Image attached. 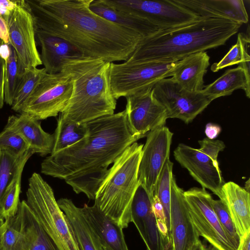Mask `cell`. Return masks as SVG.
Masks as SVG:
<instances>
[{
  "instance_id": "obj_33",
  "label": "cell",
  "mask_w": 250,
  "mask_h": 250,
  "mask_svg": "<svg viewBox=\"0 0 250 250\" xmlns=\"http://www.w3.org/2000/svg\"><path fill=\"white\" fill-rule=\"evenodd\" d=\"M33 154L30 152L22 161L14 179L7 187L0 204V215L5 220L13 217L18 212L20 204L21 174L24 166Z\"/></svg>"
},
{
  "instance_id": "obj_30",
  "label": "cell",
  "mask_w": 250,
  "mask_h": 250,
  "mask_svg": "<svg viewBox=\"0 0 250 250\" xmlns=\"http://www.w3.org/2000/svg\"><path fill=\"white\" fill-rule=\"evenodd\" d=\"M0 54L5 62L4 102L11 106L14 100L19 77L18 75V57L15 50L9 44L0 47Z\"/></svg>"
},
{
  "instance_id": "obj_29",
  "label": "cell",
  "mask_w": 250,
  "mask_h": 250,
  "mask_svg": "<svg viewBox=\"0 0 250 250\" xmlns=\"http://www.w3.org/2000/svg\"><path fill=\"white\" fill-rule=\"evenodd\" d=\"M30 240V250H58L35 218L25 200L19 205Z\"/></svg>"
},
{
  "instance_id": "obj_3",
  "label": "cell",
  "mask_w": 250,
  "mask_h": 250,
  "mask_svg": "<svg viewBox=\"0 0 250 250\" xmlns=\"http://www.w3.org/2000/svg\"><path fill=\"white\" fill-rule=\"evenodd\" d=\"M242 24L229 20L201 17L188 24L161 29L144 38L127 61H179L225 44Z\"/></svg>"
},
{
  "instance_id": "obj_1",
  "label": "cell",
  "mask_w": 250,
  "mask_h": 250,
  "mask_svg": "<svg viewBox=\"0 0 250 250\" xmlns=\"http://www.w3.org/2000/svg\"><path fill=\"white\" fill-rule=\"evenodd\" d=\"M88 133L76 143L50 154L41 172L64 180L74 191L94 200L108 167L142 138L134 135L125 110L86 123Z\"/></svg>"
},
{
  "instance_id": "obj_20",
  "label": "cell",
  "mask_w": 250,
  "mask_h": 250,
  "mask_svg": "<svg viewBox=\"0 0 250 250\" xmlns=\"http://www.w3.org/2000/svg\"><path fill=\"white\" fill-rule=\"evenodd\" d=\"M5 127L19 135L33 154L44 156L52 153L53 135L44 131L40 122L30 115L20 113L17 116H10Z\"/></svg>"
},
{
  "instance_id": "obj_11",
  "label": "cell",
  "mask_w": 250,
  "mask_h": 250,
  "mask_svg": "<svg viewBox=\"0 0 250 250\" xmlns=\"http://www.w3.org/2000/svg\"><path fill=\"white\" fill-rule=\"evenodd\" d=\"M119 11L146 20L161 29L182 26L201 17L174 0H104Z\"/></svg>"
},
{
  "instance_id": "obj_48",
  "label": "cell",
  "mask_w": 250,
  "mask_h": 250,
  "mask_svg": "<svg viewBox=\"0 0 250 250\" xmlns=\"http://www.w3.org/2000/svg\"><path fill=\"white\" fill-rule=\"evenodd\" d=\"M3 44H4L3 42L1 39H0V47Z\"/></svg>"
},
{
  "instance_id": "obj_34",
  "label": "cell",
  "mask_w": 250,
  "mask_h": 250,
  "mask_svg": "<svg viewBox=\"0 0 250 250\" xmlns=\"http://www.w3.org/2000/svg\"><path fill=\"white\" fill-rule=\"evenodd\" d=\"M173 164L169 159L167 160L158 179L153 193V194L158 197L163 206L168 234L171 241L170 184L171 178L173 176Z\"/></svg>"
},
{
  "instance_id": "obj_38",
  "label": "cell",
  "mask_w": 250,
  "mask_h": 250,
  "mask_svg": "<svg viewBox=\"0 0 250 250\" xmlns=\"http://www.w3.org/2000/svg\"><path fill=\"white\" fill-rule=\"evenodd\" d=\"M4 58L0 54V109L2 108L4 103Z\"/></svg>"
},
{
  "instance_id": "obj_10",
  "label": "cell",
  "mask_w": 250,
  "mask_h": 250,
  "mask_svg": "<svg viewBox=\"0 0 250 250\" xmlns=\"http://www.w3.org/2000/svg\"><path fill=\"white\" fill-rule=\"evenodd\" d=\"M8 29L10 44L18 57V75L42 64L36 46L32 15L26 0H17L15 7L2 16Z\"/></svg>"
},
{
  "instance_id": "obj_37",
  "label": "cell",
  "mask_w": 250,
  "mask_h": 250,
  "mask_svg": "<svg viewBox=\"0 0 250 250\" xmlns=\"http://www.w3.org/2000/svg\"><path fill=\"white\" fill-rule=\"evenodd\" d=\"M210 203L223 229L238 247L240 238L226 206L221 200H214L212 198L210 200Z\"/></svg>"
},
{
  "instance_id": "obj_39",
  "label": "cell",
  "mask_w": 250,
  "mask_h": 250,
  "mask_svg": "<svg viewBox=\"0 0 250 250\" xmlns=\"http://www.w3.org/2000/svg\"><path fill=\"white\" fill-rule=\"evenodd\" d=\"M221 131V127L217 124L209 123L206 125L205 132L207 138L210 140H214L216 138Z\"/></svg>"
},
{
  "instance_id": "obj_28",
  "label": "cell",
  "mask_w": 250,
  "mask_h": 250,
  "mask_svg": "<svg viewBox=\"0 0 250 250\" xmlns=\"http://www.w3.org/2000/svg\"><path fill=\"white\" fill-rule=\"evenodd\" d=\"M88 131L86 123H74L60 115L56 128L53 134L54 144L51 154L56 153L76 143L86 136Z\"/></svg>"
},
{
  "instance_id": "obj_47",
  "label": "cell",
  "mask_w": 250,
  "mask_h": 250,
  "mask_svg": "<svg viewBox=\"0 0 250 250\" xmlns=\"http://www.w3.org/2000/svg\"><path fill=\"white\" fill-rule=\"evenodd\" d=\"M4 222V220L1 217V216L0 215V227L3 225Z\"/></svg>"
},
{
  "instance_id": "obj_25",
  "label": "cell",
  "mask_w": 250,
  "mask_h": 250,
  "mask_svg": "<svg viewBox=\"0 0 250 250\" xmlns=\"http://www.w3.org/2000/svg\"><path fill=\"white\" fill-rule=\"evenodd\" d=\"M89 8L103 18L136 32L144 38L161 30L146 20L113 8L104 0H92Z\"/></svg>"
},
{
  "instance_id": "obj_18",
  "label": "cell",
  "mask_w": 250,
  "mask_h": 250,
  "mask_svg": "<svg viewBox=\"0 0 250 250\" xmlns=\"http://www.w3.org/2000/svg\"><path fill=\"white\" fill-rule=\"evenodd\" d=\"M35 29V38L41 47V60L47 73H60L67 62L90 57L67 41L45 31Z\"/></svg>"
},
{
  "instance_id": "obj_22",
  "label": "cell",
  "mask_w": 250,
  "mask_h": 250,
  "mask_svg": "<svg viewBox=\"0 0 250 250\" xmlns=\"http://www.w3.org/2000/svg\"><path fill=\"white\" fill-rule=\"evenodd\" d=\"M209 59L205 51L187 56L176 62L171 78L188 90L201 91L205 87L204 77L209 65Z\"/></svg>"
},
{
  "instance_id": "obj_23",
  "label": "cell",
  "mask_w": 250,
  "mask_h": 250,
  "mask_svg": "<svg viewBox=\"0 0 250 250\" xmlns=\"http://www.w3.org/2000/svg\"><path fill=\"white\" fill-rule=\"evenodd\" d=\"M82 209L104 250H129L123 229L103 212L95 204L92 206L85 204Z\"/></svg>"
},
{
  "instance_id": "obj_2",
  "label": "cell",
  "mask_w": 250,
  "mask_h": 250,
  "mask_svg": "<svg viewBox=\"0 0 250 250\" xmlns=\"http://www.w3.org/2000/svg\"><path fill=\"white\" fill-rule=\"evenodd\" d=\"M26 1L35 28L67 41L91 58L126 61L144 39L93 13L92 0Z\"/></svg>"
},
{
  "instance_id": "obj_5",
  "label": "cell",
  "mask_w": 250,
  "mask_h": 250,
  "mask_svg": "<svg viewBox=\"0 0 250 250\" xmlns=\"http://www.w3.org/2000/svg\"><path fill=\"white\" fill-rule=\"evenodd\" d=\"M143 146L136 142L125 150L108 169L94 199L99 209L123 229L131 222V205L140 184Z\"/></svg>"
},
{
  "instance_id": "obj_31",
  "label": "cell",
  "mask_w": 250,
  "mask_h": 250,
  "mask_svg": "<svg viewBox=\"0 0 250 250\" xmlns=\"http://www.w3.org/2000/svg\"><path fill=\"white\" fill-rule=\"evenodd\" d=\"M249 44V36L244 33H239L236 43L220 61L211 65V70L216 72L225 67L236 64L250 69Z\"/></svg>"
},
{
  "instance_id": "obj_35",
  "label": "cell",
  "mask_w": 250,
  "mask_h": 250,
  "mask_svg": "<svg viewBox=\"0 0 250 250\" xmlns=\"http://www.w3.org/2000/svg\"><path fill=\"white\" fill-rule=\"evenodd\" d=\"M30 152L29 150L22 156H18L8 151L0 150V204L6 188Z\"/></svg>"
},
{
  "instance_id": "obj_13",
  "label": "cell",
  "mask_w": 250,
  "mask_h": 250,
  "mask_svg": "<svg viewBox=\"0 0 250 250\" xmlns=\"http://www.w3.org/2000/svg\"><path fill=\"white\" fill-rule=\"evenodd\" d=\"M154 98L166 109L168 118L188 124L212 102L201 91L188 90L171 77L158 81L152 88Z\"/></svg>"
},
{
  "instance_id": "obj_41",
  "label": "cell",
  "mask_w": 250,
  "mask_h": 250,
  "mask_svg": "<svg viewBox=\"0 0 250 250\" xmlns=\"http://www.w3.org/2000/svg\"><path fill=\"white\" fill-rule=\"evenodd\" d=\"M237 250H250V232L240 238Z\"/></svg>"
},
{
  "instance_id": "obj_6",
  "label": "cell",
  "mask_w": 250,
  "mask_h": 250,
  "mask_svg": "<svg viewBox=\"0 0 250 250\" xmlns=\"http://www.w3.org/2000/svg\"><path fill=\"white\" fill-rule=\"evenodd\" d=\"M28 206L58 250H80L68 220L59 206L51 186L38 173L28 180Z\"/></svg>"
},
{
  "instance_id": "obj_46",
  "label": "cell",
  "mask_w": 250,
  "mask_h": 250,
  "mask_svg": "<svg viewBox=\"0 0 250 250\" xmlns=\"http://www.w3.org/2000/svg\"><path fill=\"white\" fill-rule=\"evenodd\" d=\"M9 11L0 8V15L2 16L6 14Z\"/></svg>"
},
{
  "instance_id": "obj_15",
  "label": "cell",
  "mask_w": 250,
  "mask_h": 250,
  "mask_svg": "<svg viewBox=\"0 0 250 250\" xmlns=\"http://www.w3.org/2000/svg\"><path fill=\"white\" fill-rule=\"evenodd\" d=\"M152 88L126 98L127 122L132 133L142 138L150 131L164 126L167 119L166 109L154 98Z\"/></svg>"
},
{
  "instance_id": "obj_43",
  "label": "cell",
  "mask_w": 250,
  "mask_h": 250,
  "mask_svg": "<svg viewBox=\"0 0 250 250\" xmlns=\"http://www.w3.org/2000/svg\"><path fill=\"white\" fill-rule=\"evenodd\" d=\"M193 250H218L211 245L207 246L204 244L201 241L193 249Z\"/></svg>"
},
{
  "instance_id": "obj_8",
  "label": "cell",
  "mask_w": 250,
  "mask_h": 250,
  "mask_svg": "<svg viewBox=\"0 0 250 250\" xmlns=\"http://www.w3.org/2000/svg\"><path fill=\"white\" fill-rule=\"evenodd\" d=\"M177 62H111L109 80L114 97H126L148 88L160 80L171 77Z\"/></svg>"
},
{
  "instance_id": "obj_14",
  "label": "cell",
  "mask_w": 250,
  "mask_h": 250,
  "mask_svg": "<svg viewBox=\"0 0 250 250\" xmlns=\"http://www.w3.org/2000/svg\"><path fill=\"white\" fill-rule=\"evenodd\" d=\"M138 170L139 183L152 196L164 165L169 159L173 133L164 125L146 134Z\"/></svg>"
},
{
  "instance_id": "obj_40",
  "label": "cell",
  "mask_w": 250,
  "mask_h": 250,
  "mask_svg": "<svg viewBox=\"0 0 250 250\" xmlns=\"http://www.w3.org/2000/svg\"><path fill=\"white\" fill-rule=\"evenodd\" d=\"M0 39L5 44H10L9 37L6 22L3 17L0 15Z\"/></svg>"
},
{
  "instance_id": "obj_21",
  "label": "cell",
  "mask_w": 250,
  "mask_h": 250,
  "mask_svg": "<svg viewBox=\"0 0 250 250\" xmlns=\"http://www.w3.org/2000/svg\"><path fill=\"white\" fill-rule=\"evenodd\" d=\"M226 206L240 238L250 232V195L244 188L225 183L218 196Z\"/></svg>"
},
{
  "instance_id": "obj_44",
  "label": "cell",
  "mask_w": 250,
  "mask_h": 250,
  "mask_svg": "<svg viewBox=\"0 0 250 250\" xmlns=\"http://www.w3.org/2000/svg\"><path fill=\"white\" fill-rule=\"evenodd\" d=\"M6 225H7V223H6V221H5L4 223L3 224V225H2L0 227V250H1V241L2 236V235H3V233H4V232L5 231V230L6 229Z\"/></svg>"
},
{
  "instance_id": "obj_12",
  "label": "cell",
  "mask_w": 250,
  "mask_h": 250,
  "mask_svg": "<svg viewBox=\"0 0 250 250\" xmlns=\"http://www.w3.org/2000/svg\"><path fill=\"white\" fill-rule=\"evenodd\" d=\"M191 219L200 236L218 250H237V247L221 225L210 203L212 198L203 188L184 191Z\"/></svg>"
},
{
  "instance_id": "obj_49",
  "label": "cell",
  "mask_w": 250,
  "mask_h": 250,
  "mask_svg": "<svg viewBox=\"0 0 250 250\" xmlns=\"http://www.w3.org/2000/svg\"><path fill=\"white\" fill-rule=\"evenodd\" d=\"M170 250H173V249L172 248H171Z\"/></svg>"
},
{
  "instance_id": "obj_24",
  "label": "cell",
  "mask_w": 250,
  "mask_h": 250,
  "mask_svg": "<svg viewBox=\"0 0 250 250\" xmlns=\"http://www.w3.org/2000/svg\"><path fill=\"white\" fill-rule=\"evenodd\" d=\"M57 203L68 220L80 250H104L82 208L66 198L59 199Z\"/></svg>"
},
{
  "instance_id": "obj_4",
  "label": "cell",
  "mask_w": 250,
  "mask_h": 250,
  "mask_svg": "<svg viewBox=\"0 0 250 250\" xmlns=\"http://www.w3.org/2000/svg\"><path fill=\"white\" fill-rule=\"evenodd\" d=\"M110 63L86 57L66 62L62 70L72 77L73 88L60 115L70 121L84 124L114 113L117 100L110 83Z\"/></svg>"
},
{
  "instance_id": "obj_26",
  "label": "cell",
  "mask_w": 250,
  "mask_h": 250,
  "mask_svg": "<svg viewBox=\"0 0 250 250\" xmlns=\"http://www.w3.org/2000/svg\"><path fill=\"white\" fill-rule=\"evenodd\" d=\"M243 89L250 98V69L239 65L227 70L212 83L205 86L201 91L211 101L222 96L230 95L235 90Z\"/></svg>"
},
{
  "instance_id": "obj_36",
  "label": "cell",
  "mask_w": 250,
  "mask_h": 250,
  "mask_svg": "<svg viewBox=\"0 0 250 250\" xmlns=\"http://www.w3.org/2000/svg\"><path fill=\"white\" fill-rule=\"evenodd\" d=\"M0 150L8 151L16 156H22L29 149L19 135L5 127L0 133Z\"/></svg>"
},
{
  "instance_id": "obj_19",
  "label": "cell",
  "mask_w": 250,
  "mask_h": 250,
  "mask_svg": "<svg viewBox=\"0 0 250 250\" xmlns=\"http://www.w3.org/2000/svg\"><path fill=\"white\" fill-rule=\"evenodd\" d=\"M199 17L229 20L242 24L248 21L242 0H174Z\"/></svg>"
},
{
  "instance_id": "obj_27",
  "label": "cell",
  "mask_w": 250,
  "mask_h": 250,
  "mask_svg": "<svg viewBox=\"0 0 250 250\" xmlns=\"http://www.w3.org/2000/svg\"><path fill=\"white\" fill-rule=\"evenodd\" d=\"M1 241V250H30V243L20 209L6 220Z\"/></svg>"
},
{
  "instance_id": "obj_45",
  "label": "cell",
  "mask_w": 250,
  "mask_h": 250,
  "mask_svg": "<svg viewBox=\"0 0 250 250\" xmlns=\"http://www.w3.org/2000/svg\"><path fill=\"white\" fill-rule=\"evenodd\" d=\"M248 192H250V179L246 182L245 187L244 188Z\"/></svg>"
},
{
  "instance_id": "obj_7",
  "label": "cell",
  "mask_w": 250,
  "mask_h": 250,
  "mask_svg": "<svg viewBox=\"0 0 250 250\" xmlns=\"http://www.w3.org/2000/svg\"><path fill=\"white\" fill-rule=\"evenodd\" d=\"M199 148L181 143L174 151L175 159L187 169L202 188L211 190L219 196L225 181L217 161L220 152L225 147L219 140L207 138L199 141Z\"/></svg>"
},
{
  "instance_id": "obj_9",
  "label": "cell",
  "mask_w": 250,
  "mask_h": 250,
  "mask_svg": "<svg viewBox=\"0 0 250 250\" xmlns=\"http://www.w3.org/2000/svg\"><path fill=\"white\" fill-rule=\"evenodd\" d=\"M73 88L72 75L62 70L45 73L39 82L20 113L27 114L37 120L56 117L65 107Z\"/></svg>"
},
{
  "instance_id": "obj_17",
  "label": "cell",
  "mask_w": 250,
  "mask_h": 250,
  "mask_svg": "<svg viewBox=\"0 0 250 250\" xmlns=\"http://www.w3.org/2000/svg\"><path fill=\"white\" fill-rule=\"evenodd\" d=\"M152 196L139 184L131 205V222L137 229L146 250H170L160 232L152 207Z\"/></svg>"
},
{
  "instance_id": "obj_42",
  "label": "cell",
  "mask_w": 250,
  "mask_h": 250,
  "mask_svg": "<svg viewBox=\"0 0 250 250\" xmlns=\"http://www.w3.org/2000/svg\"><path fill=\"white\" fill-rule=\"evenodd\" d=\"M17 4V0H0V8L10 11Z\"/></svg>"
},
{
  "instance_id": "obj_16",
  "label": "cell",
  "mask_w": 250,
  "mask_h": 250,
  "mask_svg": "<svg viewBox=\"0 0 250 250\" xmlns=\"http://www.w3.org/2000/svg\"><path fill=\"white\" fill-rule=\"evenodd\" d=\"M170 218L171 248L173 250H193L201 241L191 219L184 191L174 175L170 184Z\"/></svg>"
},
{
  "instance_id": "obj_32",
  "label": "cell",
  "mask_w": 250,
  "mask_h": 250,
  "mask_svg": "<svg viewBox=\"0 0 250 250\" xmlns=\"http://www.w3.org/2000/svg\"><path fill=\"white\" fill-rule=\"evenodd\" d=\"M46 73L45 69L32 68L25 70L19 76L17 86L11 108L20 112L28 98L42 79Z\"/></svg>"
}]
</instances>
